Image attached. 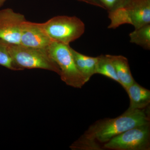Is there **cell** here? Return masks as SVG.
<instances>
[{
	"label": "cell",
	"mask_w": 150,
	"mask_h": 150,
	"mask_svg": "<svg viewBox=\"0 0 150 150\" xmlns=\"http://www.w3.org/2000/svg\"><path fill=\"white\" fill-rule=\"evenodd\" d=\"M125 90L130 100L129 109H144L149 107L150 103V91L143 87L136 81Z\"/></svg>",
	"instance_id": "obj_9"
},
{
	"label": "cell",
	"mask_w": 150,
	"mask_h": 150,
	"mask_svg": "<svg viewBox=\"0 0 150 150\" xmlns=\"http://www.w3.org/2000/svg\"><path fill=\"white\" fill-rule=\"evenodd\" d=\"M71 48L69 45L54 41L48 50L59 66L62 80L67 85L81 88L86 82L75 64Z\"/></svg>",
	"instance_id": "obj_5"
},
{
	"label": "cell",
	"mask_w": 150,
	"mask_h": 150,
	"mask_svg": "<svg viewBox=\"0 0 150 150\" xmlns=\"http://www.w3.org/2000/svg\"><path fill=\"white\" fill-rule=\"evenodd\" d=\"M0 66L12 71H21L14 64L9 54L6 41L0 39Z\"/></svg>",
	"instance_id": "obj_14"
},
{
	"label": "cell",
	"mask_w": 150,
	"mask_h": 150,
	"mask_svg": "<svg viewBox=\"0 0 150 150\" xmlns=\"http://www.w3.org/2000/svg\"><path fill=\"white\" fill-rule=\"evenodd\" d=\"M150 124L134 127L115 136L103 148L115 150H148L150 149Z\"/></svg>",
	"instance_id": "obj_6"
},
{
	"label": "cell",
	"mask_w": 150,
	"mask_h": 150,
	"mask_svg": "<svg viewBox=\"0 0 150 150\" xmlns=\"http://www.w3.org/2000/svg\"><path fill=\"white\" fill-rule=\"evenodd\" d=\"M96 73L110 78L120 84L110 55H101L97 57Z\"/></svg>",
	"instance_id": "obj_12"
},
{
	"label": "cell",
	"mask_w": 150,
	"mask_h": 150,
	"mask_svg": "<svg viewBox=\"0 0 150 150\" xmlns=\"http://www.w3.org/2000/svg\"><path fill=\"white\" fill-rule=\"evenodd\" d=\"M108 13L125 5L130 0H98Z\"/></svg>",
	"instance_id": "obj_15"
},
{
	"label": "cell",
	"mask_w": 150,
	"mask_h": 150,
	"mask_svg": "<svg viewBox=\"0 0 150 150\" xmlns=\"http://www.w3.org/2000/svg\"><path fill=\"white\" fill-rule=\"evenodd\" d=\"M110 56L120 84L126 90L135 82L131 73L128 59L122 56Z\"/></svg>",
	"instance_id": "obj_11"
},
{
	"label": "cell",
	"mask_w": 150,
	"mask_h": 150,
	"mask_svg": "<svg viewBox=\"0 0 150 150\" xmlns=\"http://www.w3.org/2000/svg\"><path fill=\"white\" fill-rule=\"evenodd\" d=\"M26 20L23 14L12 9L0 10V39L11 44H20L21 25Z\"/></svg>",
	"instance_id": "obj_7"
},
{
	"label": "cell",
	"mask_w": 150,
	"mask_h": 150,
	"mask_svg": "<svg viewBox=\"0 0 150 150\" xmlns=\"http://www.w3.org/2000/svg\"><path fill=\"white\" fill-rule=\"evenodd\" d=\"M71 50L77 68L86 82H87L94 74H96L97 57L86 56L75 51L71 47Z\"/></svg>",
	"instance_id": "obj_10"
},
{
	"label": "cell",
	"mask_w": 150,
	"mask_h": 150,
	"mask_svg": "<svg viewBox=\"0 0 150 150\" xmlns=\"http://www.w3.org/2000/svg\"><path fill=\"white\" fill-rule=\"evenodd\" d=\"M53 42L43 30L40 23L26 20L23 23L21 45L30 48L48 49Z\"/></svg>",
	"instance_id": "obj_8"
},
{
	"label": "cell",
	"mask_w": 150,
	"mask_h": 150,
	"mask_svg": "<svg viewBox=\"0 0 150 150\" xmlns=\"http://www.w3.org/2000/svg\"><path fill=\"white\" fill-rule=\"evenodd\" d=\"M6 43L14 64L21 71L24 69H41L60 75L61 71L48 49L30 48L21 44Z\"/></svg>",
	"instance_id": "obj_2"
},
{
	"label": "cell",
	"mask_w": 150,
	"mask_h": 150,
	"mask_svg": "<svg viewBox=\"0 0 150 150\" xmlns=\"http://www.w3.org/2000/svg\"><path fill=\"white\" fill-rule=\"evenodd\" d=\"M6 0H0V8L1 7Z\"/></svg>",
	"instance_id": "obj_17"
},
{
	"label": "cell",
	"mask_w": 150,
	"mask_h": 150,
	"mask_svg": "<svg viewBox=\"0 0 150 150\" xmlns=\"http://www.w3.org/2000/svg\"><path fill=\"white\" fill-rule=\"evenodd\" d=\"M77 1L83 2L89 4L91 5L104 8L103 6L101 4V3L98 0H77Z\"/></svg>",
	"instance_id": "obj_16"
},
{
	"label": "cell",
	"mask_w": 150,
	"mask_h": 150,
	"mask_svg": "<svg viewBox=\"0 0 150 150\" xmlns=\"http://www.w3.org/2000/svg\"><path fill=\"white\" fill-rule=\"evenodd\" d=\"M148 108L134 110L128 108L117 118L96 122L78 139V143L84 149L99 150L100 147L96 142L105 144L113 137L129 129L150 124Z\"/></svg>",
	"instance_id": "obj_1"
},
{
	"label": "cell",
	"mask_w": 150,
	"mask_h": 150,
	"mask_svg": "<svg viewBox=\"0 0 150 150\" xmlns=\"http://www.w3.org/2000/svg\"><path fill=\"white\" fill-rule=\"evenodd\" d=\"M130 42L142 46L146 50L150 49V24L146 25L129 34Z\"/></svg>",
	"instance_id": "obj_13"
},
{
	"label": "cell",
	"mask_w": 150,
	"mask_h": 150,
	"mask_svg": "<svg viewBox=\"0 0 150 150\" xmlns=\"http://www.w3.org/2000/svg\"><path fill=\"white\" fill-rule=\"evenodd\" d=\"M108 28L132 25L135 29L150 24V0H130L125 5L108 12Z\"/></svg>",
	"instance_id": "obj_3"
},
{
	"label": "cell",
	"mask_w": 150,
	"mask_h": 150,
	"mask_svg": "<svg viewBox=\"0 0 150 150\" xmlns=\"http://www.w3.org/2000/svg\"><path fill=\"white\" fill-rule=\"evenodd\" d=\"M40 25L53 41L67 45L79 38L85 30L84 23L76 16H58Z\"/></svg>",
	"instance_id": "obj_4"
}]
</instances>
